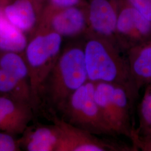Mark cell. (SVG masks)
<instances>
[{
	"label": "cell",
	"instance_id": "6da1fadb",
	"mask_svg": "<svg viewBox=\"0 0 151 151\" xmlns=\"http://www.w3.org/2000/svg\"><path fill=\"white\" fill-rule=\"evenodd\" d=\"M88 81L84 44L71 43L62 50L44 86L42 104L50 113L60 112L70 96Z\"/></svg>",
	"mask_w": 151,
	"mask_h": 151
},
{
	"label": "cell",
	"instance_id": "7a4b0ae2",
	"mask_svg": "<svg viewBox=\"0 0 151 151\" xmlns=\"http://www.w3.org/2000/svg\"><path fill=\"white\" fill-rule=\"evenodd\" d=\"M85 62L88 80L124 87L132 96L135 86L128 58L119 45L103 38L86 36Z\"/></svg>",
	"mask_w": 151,
	"mask_h": 151
},
{
	"label": "cell",
	"instance_id": "3957f363",
	"mask_svg": "<svg viewBox=\"0 0 151 151\" xmlns=\"http://www.w3.org/2000/svg\"><path fill=\"white\" fill-rule=\"evenodd\" d=\"M63 38L59 34L44 28H38L28 38L24 54L29 70L34 113L42 105L44 86L60 54Z\"/></svg>",
	"mask_w": 151,
	"mask_h": 151
},
{
	"label": "cell",
	"instance_id": "277c9868",
	"mask_svg": "<svg viewBox=\"0 0 151 151\" xmlns=\"http://www.w3.org/2000/svg\"><path fill=\"white\" fill-rule=\"evenodd\" d=\"M95 83L87 81L68 99L60 111L69 123L95 135H115L94 97Z\"/></svg>",
	"mask_w": 151,
	"mask_h": 151
},
{
	"label": "cell",
	"instance_id": "5b68a950",
	"mask_svg": "<svg viewBox=\"0 0 151 151\" xmlns=\"http://www.w3.org/2000/svg\"><path fill=\"white\" fill-rule=\"evenodd\" d=\"M94 97L105 120L115 134L130 138V94L124 87L106 82L95 83Z\"/></svg>",
	"mask_w": 151,
	"mask_h": 151
},
{
	"label": "cell",
	"instance_id": "8992f818",
	"mask_svg": "<svg viewBox=\"0 0 151 151\" xmlns=\"http://www.w3.org/2000/svg\"><path fill=\"white\" fill-rule=\"evenodd\" d=\"M52 121L60 132L57 151H128L129 148L99 138L91 133L76 127L52 114Z\"/></svg>",
	"mask_w": 151,
	"mask_h": 151
},
{
	"label": "cell",
	"instance_id": "52a82bcc",
	"mask_svg": "<svg viewBox=\"0 0 151 151\" xmlns=\"http://www.w3.org/2000/svg\"><path fill=\"white\" fill-rule=\"evenodd\" d=\"M86 5L58 9L45 4L38 28L49 29L63 38L85 35L87 30Z\"/></svg>",
	"mask_w": 151,
	"mask_h": 151
},
{
	"label": "cell",
	"instance_id": "ba28073f",
	"mask_svg": "<svg viewBox=\"0 0 151 151\" xmlns=\"http://www.w3.org/2000/svg\"><path fill=\"white\" fill-rule=\"evenodd\" d=\"M120 1L121 0L87 1L86 5L87 30L85 36L103 38L118 45L116 28Z\"/></svg>",
	"mask_w": 151,
	"mask_h": 151
},
{
	"label": "cell",
	"instance_id": "9c48e42d",
	"mask_svg": "<svg viewBox=\"0 0 151 151\" xmlns=\"http://www.w3.org/2000/svg\"><path fill=\"white\" fill-rule=\"evenodd\" d=\"M44 6L33 0H0L6 19L29 37L38 29Z\"/></svg>",
	"mask_w": 151,
	"mask_h": 151
},
{
	"label": "cell",
	"instance_id": "30bf717a",
	"mask_svg": "<svg viewBox=\"0 0 151 151\" xmlns=\"http://www.w3.org/2000/svg\"><path fill=\"white\" fill-rule=\"evenodd\" d=\"M34 113L30 104L0 95V131L14 135L22 134Z\"/></svg>",
	"mask_w": 151,
	"mask_h": 151
},
{
	"label": "cell",
	"instance_id": "8fae6325",
	"mask_svg": "<svg viewBox=\"0 0 151 151\" xmlns=\"http://www.w3.org/2000/svg\"><path fill=\"white\" fill-rule=\"evenodd\" d=\"M22 135V149L27 151H57L60 132L54 123L28 126Z\"/></svg>",
	"mask_w": 151,
	"mask_h": 151
},
{
	"label": "cell",
	"instance_id": "7c38bea8",
	"mask_svg": "<svg viewBox=\"0 0 151 151\" xmlns=\"http://www.w3.org/2000/svg\"><path fill=\"white\" fill-rule=\"evenodd\" d=\"M116 37L120 48L126 51L140 45L142 42L136 28L134 8L125 0L120 1Z\"/></svg>",
	"mask_w": 151,
	"mask_h": 151
},
{
	"label": "cell",
	"instance_id": "4fadbf2b",
	"mask_svg": "<svg viewBox=\"0 0 151 151\" xmlns=\"http://www.w3.org/2000/svg\"><path fill=\"white\" fill-rule=\"evenodd\" d=\"M130 49L128 60L134 86L141 80L151 78V43Z\"/></svg>",
	"mask_w": 151,
	"mask_h": 151
},
{
	"label": "cell",
	"instance_id": "5bb4252c",
	"mask_svg": "<svg viewBox=\"0 0 151 151\" xmlns=\"http://www.w3.org/2000/svg\"><path fill=\"white\" fill-rule=\"evenodd\" d=\"M0 69L8 73L30 93L29 70L24 53L0 51Z\"/></svg>",
	"mask_w": 151,
	"mask_h": 151
},
{
	"label": "cell",
	"instance_id": "9a60e30c",
	"mask_svg": "<svg viewBox=\"0 0 151 151\" xmlns=\"http://www.w3.org/2000/svg\"><path fill=\"white\" fill-rule=\"evenodd\" d=\"M27 35L13 25L0 9V51L24 53Z\"/></svg>",
	"mask_w": 151,
	"mask_h": 151
},
{
	"label": "cell",
	"instance_id": "2e32d148",
	"mask_svg": "<svg viewBox=\"0 0 151 151\" xmlns=\"http://www.w3.org/2000/svg\"><path fill=\"white\" fill-rule=\"evenodd\" d=\"M0 95L32 105L30 93L24 88L11 76L1 69H0Z\"/></svg>",
	"mask_w": 151,
	"mask_h": 151
},
{
	"label": "cell",
	"instance_id": "e0dca14e",
	"mask_svg": "<svg viewBox=\"0 0 151 151\" xmlns=\"http://www.w3.org/2000/svg\"><path fill=\"white\" fill-rule=\"evenodd\" d=\"M20 138L16 135L0 131V151H19L22 150Z\"/></svg>",
	"mask_w": 151,
	"mask_h": 151
},
{
	"label": "cell",
	"instance_id": "ac0fdd59",
	"mask_svg": "<svg viewBox=\"0 0 151 151\" xmlns=\"http://www.w3.org/2000/svg\"><path fill=\"white\" fill-rule=\"evenodd\" d=\"M151 22V0H125Z\"/></svg>",
	"mask_w": 151,
	"mask_h": 151
},
{
	"label": "cell",
	"instance_id": "d6986e66",
	"mask_svg": "<svg viewBox=\"0 0 151 151\" xmlns=\"http://www.w3.org/2000/svg\"><path fill=\"white\" fill-rule=\"evenodd\" d=\"M141 115L143 123L151 129V93H147L141 104Z\"/></svg>",
	"mask_w": 151,
	"mask_h": 151
},
{
	"label": "cell",
	"instance_id": "ffe728a7",
	"mask_svg": "<svg viewBox=\"0 0 151 151\" xmlns=\"http://www.w3.org/2000/svg\"><path fill=\"white\" fill-rule=\"evenodd\" d=\"M85 0H47L46 4L55 8L63 9L74 6H83L87 4Z\"/></svg>",
	"mask_w": 151,
	"mask_h": 151
},
{
	"label": "cell",
	"instance_id": "44dd1931",
	"mask_svg": "<svg viewBox=\"0 0 151 151\" xmlns=\"http://www.w3.org/2000/svg\"><path fill=\"white\" fill-rule=\"evenodd\" d=\"M33 1H34L38 3H39L40 4L44 5H45L46 4L47 1V0H33Z\"/></svg>",
	"mask_w": 151,
	"mask_h": 151
}]
</instances>
